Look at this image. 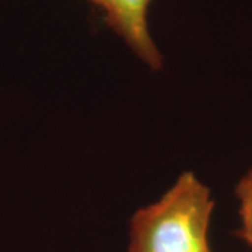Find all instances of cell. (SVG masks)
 Segmentation results:
<instances>
[{
  "label": "cell",
  "instance_id": "obj_1",
  "mask_svg": "<svg viewBox=\"0 0 252 252\" xmlns=\"http://www.w3.org/2000/svg\"><path fill=\"white\" fill-rule=\"evenodd\" d=\"M210 190L190 172L182 174L160 200L132 219L127 252H212Z\"/></svg>",
  "mask_w": 252,
  "mask_h": 252
},
{
  "label": "cell",
  "instance_id": "obj_2",
  "mask_svg": "<svg viewBox=\"0 0 252 252\" xmlns=\"http://www.w3.org/2000/svg\"><path fill=\"white\" fill-rule=\"evenodd\" d=\"M102 13L112 31L150 67H160L161 54L154 44L147 11L152 0H87Z\"/></svg>",
  "mask_w": 252,
  "mask_h": 252
},
{
  "label": "cell",
  "instance_id": "obj_3",
  "mask_svg": "<svg viewBox=\"0 0 252 252\" xmlns=\"http://www.w3.org/2000/svg\"><path fill=\"white\" fill-rule=\"evenodd\" d=\"M235 192L240 200V235L245 243L252 247V170L240 181Z\"/></svg>",
  "mask_w": 252,
  "mask_h": 252
}]
</instances>
